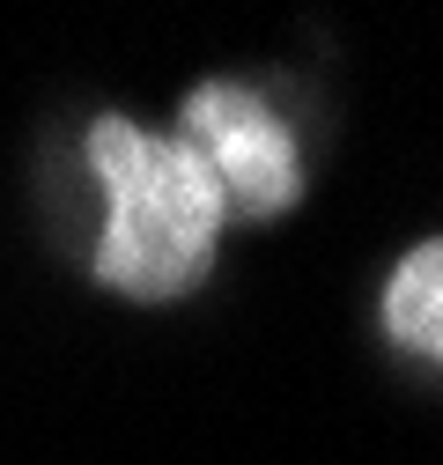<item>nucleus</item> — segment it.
I'll list each match as a JSON object with an SVG mask.
<instances>
[{"label": "nucleus", "mask_w": 443, "mask_h": 465, "mask_svg": "<svg viewBox=\"0 0 443 465\" xmlns=\"http://www.w3.org/2000/svg\"><path fill=\"white\" fill-rule=\"evenodd\" d=\"M82 163L103 193V222L89 237V281L119 303L171 311L214 281L230 207L207 163L171 134L126 111H96L82 126Z\"/></svg>", "instance_id": "f257e3e1"}, {"label": "nucleus", "mask_w": 443, "mask_h": 465, "mask_svg": "<svg viewBox=\"0 0 443 465\" xmlns=\"http://www.w3.org/2000/svg\"><path fill=\"white\" fill-rule=\"evenodd\" d=\"M222 193L230 222H281L303 207L310 193V163H303V141L296 126L281 119L259 82H237V74H200L185 96H178V126H171Z\"/></svg>", "instance_id": "f03ea898"}, {"label": "nucleus", "mask_w": 443, "mask_h": 465, "mask_svg": "<svg viewBox=\"0 0 443 465\" xmlns=\"http://www.w3.org/2000/svg\"><path fill=\"white\" fill-rule=\"evenodd\" d=\"M377 325L407 362L443 370V229L392 259V273L377 288Z\"/></svg>", "instance_id": "7ed1b4c3"}]
</instances>
